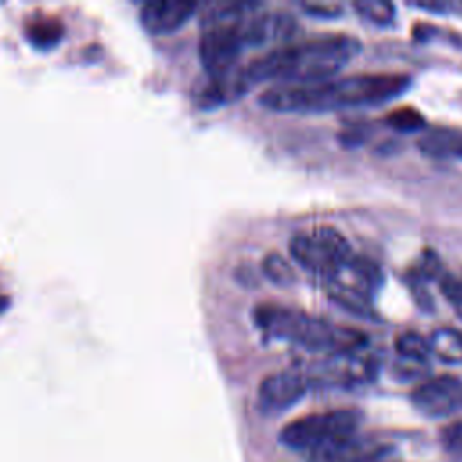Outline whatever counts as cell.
I'll list each match as a JSON object with an SVG mask.
<instances>
[{"label": "cell", "mask_w": 462, "mask_h": 462, "mask_svg": "<svg viewBox=\"0 0 462 462\" xmlns=\"http://www.w3.org/2000/svg\"><path fill=\"white\" fill-rule=\"evenodd\" d=\"M408 74L359 72L312 83H278L265 88L258 101L278 112H323L377 105L402 94L410 85Z\"/></svg>", "instance_id": "obj_1"}, {"label": "cell", "mask_w": 462, "mask_h": 462, "mask_svg": "<svg viewBox=\"0 0 462 462\" xmlns=\"http://www.w3.org/2000/svg\"><path fill=\"white\" fill-rule=\"evenodd\" d=\"M361 49L356 36L319 34L267 51L242 67L240 78L249 87L265 79L282 83L323 81L341 70Z\"/></svg>", "instance_id": "obj_2"}, {"label": "cell", "mask_w": 462, "mask_h": 462, "mask_svg": "<svg viewBox=\"0 0 462 462\" xmlns=\"http://www.w3.org/2000/svg\"><path fill=\"white\" fill-rule=\"evenodd\" d=\"M254 321L265 336L298 343L309 350H332L336 356L356 354L366 345L359 330L336 327L298 309L263 303L254 309Z\"/></svg>", "instance_id": "obj_3"}, {"label": "cell", "mask_w": 462, "mask_h": 462, "mask_svg": "<svg viewBox=\"0 0 462 462\" xmlns=\"http://www.w3.org/2000/svg\"><path fill=\"white\" fill-rule=\"evenodd\" d=\"M251 4H218L202 16L199 56L211 78L231 72L244 51L242 20L253 9Z\"/></svg>", "instance_id": "obj_4"}, {"label": "cell", "mask_w": 462, "mask_h": 462, "mask_svg": "<svg viewBox=\"0 0 462 462\" xmlns=\"http://www.w3.org/2000/svg\"><path fill=\"white\" fill-rule=\"evenodd\" d=\"M361 422L363 413L356 408L310 413L291 420L280 431V442L289 449L312 451L330 440L357 433Z\"/></svg>", "instance_id": "obj_5"}, {"label": "cell", "mask_w": 462, "mask_h": 462, "mask_svg": "<svg viewBox=\"0 0 462 462\" xmlns=\"http://www.w3.org/2000/svg\"><path fill=\"white\" fill-rule=\"evenodd\" d=\"M291 256L307 271L328 278L352 256L348 240L332 226L296 233L289 240Z\"/></svg>", "instance_id": "obj_6"}, {"label": "cell", "mask_w": 462, "mask_h": 462, "mask_svg": "<svg viewBox=\"0 0 462 462\" xmlns=\"http://www.w3.org/2000/svg\"><path fill=\"white\" fill-rule=\"evenodd\" d=\"M381 283V267L365 256L354 254L327 278L328 294L348 310L363 316L372 314V296Z\"/></svg>", "instance_id": "obj_7"}, {"label": "cell", "mask_w": 462, "mask_h": 462, "mask_svg": "<svg viewBox=\"0 0 462 462\" xmlns=\"http://www.w3.org/2000/svg\"><path fill=\"white\" fill-rule=\"evenodd\" d=\"M411 402L426 417H449L462 410V381L455 375L431 377L411 392Z\"/></svg>", "instance_id": "obj_8"}, {"label": "cell", "mask_w": 462, "mask_h": 462, "mask_svg": "<svg viewBox=\"0 0 462 462\" xmlns=\"http://www.w3.org/2000/svg\"><path fill=\"white\" fill-rule=\"evenodd\" d=\"M307 392V379L296 370L274 372L258 386V408L262 413L274 415L289 410L303 399Z\"/></svg>", "instance_id": "obj_9"}, {"label": "cell", "mask_w": 462, "mask_h": 462, "mask_svg": "<svg viewBox=\"0 0 462 462\" xmlns=\"http://www.w3.org/2000/svg\"><path fill=\"white\" fill-rule=\"evenodd\" d=\"M298 22L289 11L249 13L242 20L244 45H263L271 42H285L296 32Z\"/></svg>", "instance_id": "obj_10"}, {"label": "cell", "mask_w": 462, "mask_h": 462, "mask_svg": "<svg viewBox=\"0 0 462 462\" xmlns=\"http://www.w3.org/2000/svg\"><path fill=\"white\" fill-rule=\"evenodd\" d=\"M197 9L191 0H157L141 7L139 18L146 31L153 34L171 32L180 27Z\"/></svg>", "instance_id": "obj_11"}, {"label": "cell", "mask_w": 462, "mask_h": 462, "mask_svg": "<svg viewBox=\"0 0 462 462\" xmlns=\"http://www.w3.org/2000/svg\"><path fill=\"white\" fill-rule=\"evenodd\" d=\"M377 444V440L366 435L354 433L312 449L307 462H356L359 457L372 451Z\"/></svg>", "instance_id": "obj_12"}, {"label": "cell", "mask_w": 462, "mask_h": 462, "mask_svg": "<svg viewBox=\"0 0 462 462\" xmlns=\"http://www.w3.org/2000/svg\"><path fill=\"white\" fill-rule=\"evenodd\" d=\"M430 352L444 363H462V332L453 327L435 328L428 339Z\"/></svg>", "instance_id": "obj_13"}, {"label": "cell", "mask_w": 462, "mask_h": 462, "mask_svg": "<svg viewBox=\"0 0 462 462\" xmlns=\"http://www.w3.org/2000/svg\"><path fill=\"white\" fill-rule=\"evenodd\" d=\"M420 148L430 155H458L462 157V132L435 128L426 132L420 141Z\"/></svg>", "instance_id": "obj_14"}, {"label": "cell", "mask_w": 462, "mask_h": 462, "mask_svg": "<svg viewBox=\"0 0 462 462\" xmlns=\"http://www.w3.org/2000/svg\"><path fill=\"white\" fill-rule=\"evenodd\" d=\"M27 38L36 45V47H52L58 43L63 34L65 27L63 22L58 16L45 14V16H36L27 23Z\"/></svg>", "instance_id": "obj_15"}, {"label": "cell", "mask_w": 462, "mask_h": 462, "mask_svg": "<svg viewBox=\"0 0 462 462\" xmlns=\"http://www.w3.org/2000/svg\"><path fill=\"white\" fill-rule=\"evenodd\" d=\"M395 350L404 361L422 363L430 354V343L420 334L406 330L395 337Z\"/></svg>", "instance_id": "obj_16"}, {"label": "cell", "mask_w": 462, "mask_h": 462, "mask_svg": "<svg viewBox=\"0 0 462 462\" xmlns=\"http://www.w3.org/2000/svg\"><path fill=\"white\" fill-rule=\"evenodd\" d=\"M262 267H263V273L278 285H291L296 280L291 262L285 256H282L280 253H274V251L267 253L263 256Z\"/></svg>", "instance_id": "obj_17"}, {"label": "cell", "mask_w": 462, "mask_h": 462, "mask_svg": "<svg viewBox=\"0 0 462 462\" xmlns=\"http://www.w3.org/2000/svg\"><path fill=\"white\" fill-rule=\"evenodd\" d=\"M354 7L363 18L379 25L390 23L395 16V5L384 0H359L354 4Z\"/></svg>", "instance_id": "obj_18"}, {"label": "cell", "mask_w": 462, "mask_h": 462, "mask_svg": "<svg viewBox=\"0 0 462 462\" xmlns=\"http://www.w3.org/2000/svg\"><path fill=\"white\" fill-rule=\"evenodd\" d=\"M386 123L390 126H393L395 130H401V132H411V130H419V128H424L426 125V119L424 116L411 108V106H401V108H395L392 110L388 116H386Z\"/></svg>", "instance_id": "obj_19"}, {"label": "cell", "mask_w": 462, "mask_h": 462, "mask_svg": "<svg viewBox=\"0 0 462 462\" xmlns=\"http://www.w3.org/2000/svg\"><path fill=\"white\" fill-rule=\"evenodd\" d=\"M442 448L458 462H462V419L448 424L440 433Z\"/></svg>", "instance_id": "obj_20"}, {"label": "cell", "mask_w": 462, "mask_h": 462, "mask_svg": "<svg viewBox=\"0 0 462 462\" xmlns=\"http://www.w3.org/2000/svg\"><path fill=\"white\" fill-rule=\"evenodd\" d=\"M440 291L444 298L449 301V305L455 309V312L462 318V280L451 276V274H442L440 280Z\"/></svg>", "instance_id": "obj_21"}, {"label": "cell", "mask_w": 462, "mask_h": 462, "mask_svg": "<svg viewBox=\"0 0 462 462\" xmlns=\"http://www.w3.org/2000/svg\"><path fill=\"white\" fill-rule=\"evenodd\" d=\"M356 462H397L395 460V448L384 442H379L372 451L359 457Z\"/></svg>", "instance_id": "obj_22"}]
</instances>
